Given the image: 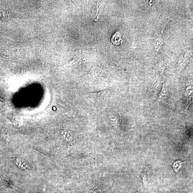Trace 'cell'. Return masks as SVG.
Listing matches in <instances>:
<instances>
[{
	"instance_id": "obj_1",
	"label": "cell",
	"mask_w": 193,
	"mask_h": 193,
	"mask_svg": "<svg viewBox=\"0 0 193 193\" xmlns=\"http://www.w3.org/2000/svg\"><path fill=\"white\" fill-rule=\"evenodd\" d=\"M123 37L119 32H117L111 38L112 43L116 45H119L123 42Z\"/></svg>"
},
{
	"instance_id": "obj_2",
	"label": "cell",
	"mask_w": 193,
	"mask_h": 193,
	"mask_svg": "<svg viewBox=\"0 0 193 193\" xmlns=\"http://www.w3.org/2000/svg\"><path fill=\"white\" fill-rule=\"evenodd\" d=\"M169 96V90L168 87L166 85L164 84L162 90L160 93L158 101H160L162 99L166 98Z\"/></svg>"
},
{
	"instance_id": "obj_3",
	"label": "cell",
	"mask_w": 193,
	"mask_h": 193,
	"mask_svg": "<svg viewBox=\"0 0 193 193\" xmlns=\"http://www.w3.org/2000/svg\"><path fill=\"white\" fill-rule=\"evenodd\" d=\"M16 163L20 168L24 169H27L29 168L28 164L25 161L20 159H16Z\"/></svg>"
},
{
	"instance_id": "obj_4",
	"label": "cell",
	"mask_w": 193,
	"mask_h": 193,
	"mask_svg": "<svg viewBox=\"0 0 193 193\" xmlns=\"http://www.w3.org/2000/svg\"><path fill=\"white\" fill-rule=\"evenodd\" d=\"M183 163V162L180 161L174 162L172 166L174 171L176 172H177L181 168V164Z\"/></svg>"
},
{
	"instance_id": "obj_5",
	"label": "cell",
	"mask_w": 193,
	"mask_h": 193,
	"mask_svg": "<svg viewBox=\"0 0 193 193\" xmlns=\"http://www.w3.org/2000/svg\"><path fill=\"white\" fill-rule=\"evenodd\" d=\"M63 137H64L65 140L67 141H69L71 139L72 136L71 134L69 132H65L63 133Z\"/></svg>"
},
{
	"instance_id": "obj_6",
	"label": "cell",
	"mask_w": 193,
	"mask_h": 193,
	"mask_svg": "<svg viewBox=\"0 0 193 193\" xmlns=\"http://www.w3.org/2000/svg\"><path fill=\"white\" fill-rule=\"evenodd\" d=\"M111 124L115 128H118V120L116 118L114 119H111Z\"/></svg>"
}]
</instances>
